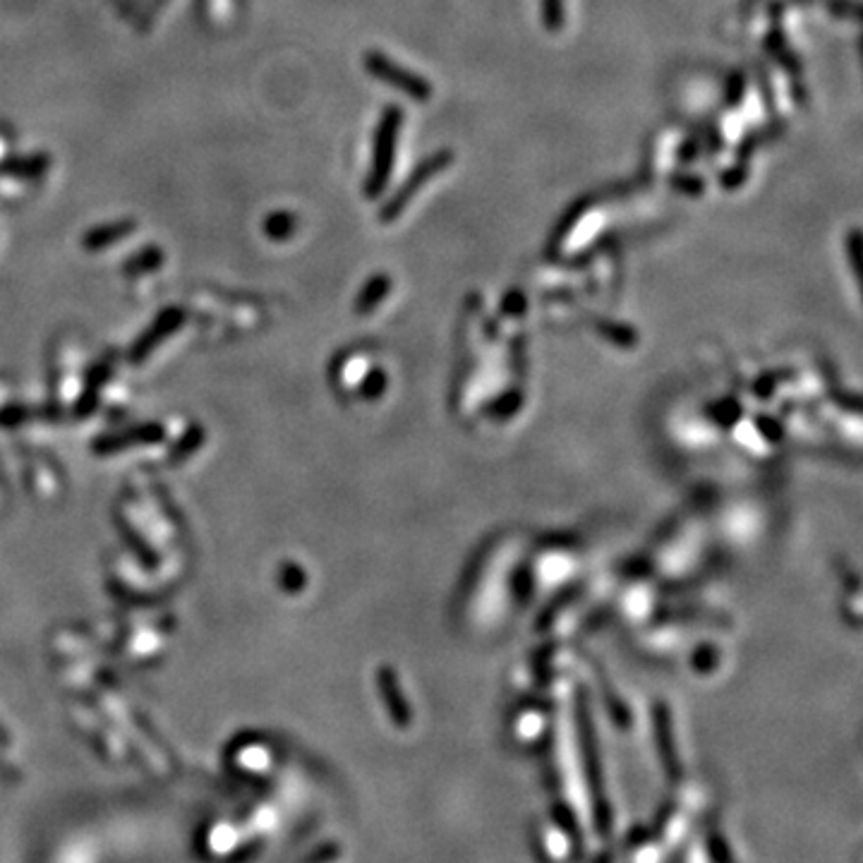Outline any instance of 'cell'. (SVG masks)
Wrapping results in <instances>:
<instances>
[{"instance_id": "6da1fadb", "label": "cell", "mask_w": 863, "mask_h": 863, "mask_svg": "<svg viewBox=\"0 0 863 863\" xmlns=\"http://www.w3.org/2000/svg\"><path fill=\"white\" fill-rule=\"evenodd\" d=\"M404 125V111L398 106H387L381 111V118L374 129V145H372V163L367 180L363 185V194L367 200H380L391 180V170L396 161V145L398 132Z\"/></svg>"}, {"instance_id": "7a4b0ae2", "label": "cell", "mask_w": 863, "mask_h": 863, "mask_svg": "<svg viewBox=\"0 0 863 863\" xmlns=\"http://www.w3.org/2000/svg\"><path fill=\"white\" fill-rule=\"evenodd\" d=\"M453 163V152L451 149H439V152H432L428 159L422 161L411 170V176L401 183V187L396 190L391 197H388L384 207L380 209V221L381 224H391L396 218L401 216L405 211V207L412 202V197L418 192H422V187L428 185L429 180L439 176L442 170H446Z\"/></svg>"}, {"instance_id": "3957f363", "label": "cell", "mask_w": 863, "mask_h": 863, "mask_svg": "<svg viewBox=\"0 0 863 863\" xmlns=\"http://www.w3.org/2000/svg\"><path fill=\"white\" fill-rule=\"evenodd\" d=\"M363 63L374 80L384 82L388 87H394L396 91H404L405 97L412 98V101L428 104L429 98H432V84L422 75L412 73V70H408L404 65L391 60L387 53H381V51H367L363 56Z\"/></svg>"}, {"instance_id": "277c9868", "label": "cell", "mask_w": 863, "mask_h": 863, "mask_svg": "<svg viewBox=\"0 0 863 863\" xmlns=\"http://www.w3.org/2000/svg\"><path fill=\"white\" fill-rule=\"evenodd\" d=\"M183 322H185V312H183L180 307H169V310H163L161 315L153 319L152 326H149V329L135 341V346H132V350H129V360H132V363H142V360H146V357L153 353V348L159 346L163 339L173 336V333L183 326Z\"/></svg>"}, {"instance_id": "5b68a950", "label": "cell", "mask_w": 863, "mask_h": 863, "mask_svg": "<svg viewBox=\"0 0 863 863\" xmlns=\"http://www.w3.org/2000/svg\"><path fill=\"white\" fill-rule=\"evenodd\" d=\"M163 432L161 425L156 422H149V425H139V428H132L122 435H111V436H101L94 442V451L97 453H115L122 451V449H129V446H149V444H159L163 442Z\"/></svg>"}, {"instance_id": "8992f818", "label": "cell", "mask_w": 863, "mask_h": 863, "mask_svg": "<svg viewBox=\"0 0 863 863\" xmlns=\"http://www.w3.org/2000/svg\"><path fill=\"white\" fill-rule=\"evenodd\" d=\"M763 49L770 53V58L782 67L784 73H789L791 77H801V70H804L801 58L794 53V49L789 46V41H787V36H784L780 27L767 29L765 36H763Z\"/></svg>"}, {"instance_id": "52a82bcc", "label": "cell", "mask_w": 863, "mask_h": 863, "mask_svg": "<svg viewBox=\"0 0 863 863\" xmlns=\"http://www.w3.org/2000/svg\"><path fill=\"white\" fill-rule=\"evenodd\" d=\"M132 231H135V224H132V221H114V224H104V226L91 228L90 233L82 238V245H84V250L101 252L106 250V247L115 245V242H121L122 238H128Z\"/></svg>"}, {"instance_id": "ba28073f", "label": "cell", "mask_w": 863, "mask_h": 863, "mask_svg": "<svg viewBox=\"0 0 863 863\" xmlns=\"http://www.w3.org/2000/svg\"><path fill=\"white\" fill-rule=\"evenodd\" d=\"M787 128H789V122L782 121V118H773V121L767 122V125H763V128L750 129V132L743 135L739 146H736V156H739L741 161H746V159H749L750 153L756 152L758 146L770 145V142H774L780 135H784V129Z\"/></svg>"}, {"instance_id": "9c48e42d", "label": "cell", "mask_w": 863, "mask_h": 863, "mask_svg": "<svg viewBox=\"0 0 863 863\" xmlns=\"http://www.w3.org/2000/svg\"><path fill=\"white\" fill-rule=\"evenodd\" d=\"M595 202V197L592 194H585V197H581V200H576V202L566 209V214L561 216V221L557 224V228H554V233H552V240H549V247L554 250V247H559L561 242L566 240V235L571 233V228L578 224L583 218V214L590 209V204Z\"/></svg>"}, {"instance_id": "30bf717a", "label": "cell", "mask_w": 863, "mask_h": 863, "mask_svg": "<svg viewBox=\"0 0 863 863\" xmlns=\"http://www.w3.org/2000/svg\"><path fill=\"white\" fill-rule=\"evenodd\" d=\"M49 169V156L36 153V156H27V159H12L5 166H0L3 173L15 176V178H41Z\"/></svg>"}, {"instance_id": "8fae6325", "label": "cell", "mask_w": 863, "mask_h": 863, "mask_svg": "<svg viewBox=\"0 0 863 863\" xmlns=\"http://www.w3.org/2000/svg\"><path fill=\"white\" fill-rule=\"evenodd\" d=\"M161 262H163V252L159 250L156 245H149V247H145L139 255L129 257L128 262H125L122 271H125V276L149 274V271H156V269L161 267Z\"/></svg>"}, {"instance_id": "7c38bea8", "label": "cell", "mask_w": 863, "mask_h": 863, "mask_svg": "<svg viewBox=\"0 0 863 863\" xmlns=\"http://www.w3.org/2000/svg\"><path fill=\"white\" fill-rule=\"evenodd\" d=\"M295 228H298V218L293 216L291 211H276L271 216L264 221V235L269 240L283 242L288 240L295 235Z\"/></svg>"}, {"instance_id": "4fadbf2b", "label": "cell", "mask_w": 863, "mask_h": 863, "mask_svg": "<svg viewBox=\"0 0 863 863\" xmlns=\"http://www.w3.org/2000/svg\"><path fill=\"white\" fill-rule=\"evenodd\" d=\"M108 374H111V365L106 363L98 365L97 370L91 372L90 384H87V388H84V394H82L80 398V404H77V412H80V415H90V412L94 411L98 391H101V387H104V381L108 380Z\"/></svg>"}, {"instance_id": "5bb4252c", "label": "cell", "mask_w": 863, "mask_h": 863, "mask_svg": "<svg viewBox=\"0 0 863 863\" xmlns=\"http://www.w3.org/2000/svg\"><path fill=\"white\" fill-rule=\"evenodd\" d=\"M388 279L387 276H374V279H370L367 281V286L363 288V293L357 295V302H356V310L363 315V312H370L372 307L377 305L384 295L388 293Z\"/></svg>"}, {"instance_id": "9a60e30c", "label": "cell", "mask_w": 863, "mask_h": 863, "mask_svg": "<svg viewBox=\"0 0 863 863\" xmlns=\"http://www.w3.org/2000/svg\"><path fill=\"white\" fill-rule=\"evenodd\" d=\"M202 442H204V429L194 425V428L187 429L185 436H183L178 444H176V449L170 451L169 460H170V463H180V460L187 459L190 453L197 451V449L202 446Z\"/></svg>"}, {"instance_id": "2e32d148", "label": "cell", "mask_w": 863, "mask_h": 863, "mask_svg": "<svg viewBox=\"0 0 863 863\" xmlns=\"http://www.w3.org/2000/svg\"><path fill=\"white\" fill-rule=\"evenodd\" d=\"M566 22L564 0H542V25L547 32H561Z\"/></svg>"}, {"instance_id": "e0dca14e", "label": "cell", "mask_w": 863, "mask_h": 863, "mask_svg": "<svg viewBox=\"0 0 863 863\" xmlns=\"http://www.w3.org/2000/svg\"><path fill=\"white\" fill-rule=\"evenodd\" d=\"M749 176H750V166L746 161H741L739 159V163H732V166H726V169H722L719 170V185L725 187V190H739V187L749 180Z\"/></svg>"}, {"instance_id": "ac0fdd59", "label": "cell", "mask_w": 863, "mask_h": 863, "mask_svg": "<svg viewBox=\"0 0 863 863\" xmlns=\"http://www.w3.org/2000/svg\"><path fill=\"white\" fill-rule=\"evenodd\" d=\"M670 185L686 197H701L705 192V180L695 173H674L670 178Z\"/></svg>"}, {"instance_id": "d6986e66", "label": "cell", "mask_w": 863, "mask_h": 863, "mask_svg": "<svg viewBox=\"0 0 863 863\" xmlns=\"http://www.w3.org/2000/svg\"><path fill=\"white\" fill-rule=\"evenodd\" d=\"M743 97H746V75L741 70H734L725 82V104L729 108H736L741 106Z\"/></svg>"}, {"instance_id": "ffe728a7", "label": "cell", "mask_w": 863, "mask_h": 863, "mask_svg": "<svg viewBox=\"0 0 863 863\" xmlns=\"http://www.w3.org/2000/svg\"><path fill=\"white\" fill-rule=\"evenodd\" d=\"M279 583H281L283 590H288V592H298V590H302V585H305V573L300 571L298 566L288 561V564H283L281 571H279Z\"/></svg>"}, {"instance_id": "44dd1931", "label": "cell", "mask_w": 863, "mask_h": 863, "mask_svg": "<svg viewBox=\"0 0 863 863\" xmlns=\"http://www.w3.org/2000/svg\"><path fill=\"white\" fill-rule=\"evenodd\" d=\"M701 152H702V145H701V137H698V135L684 139V142H681V146H679V153H677L679 163L688 166V163L698 161Z\"/></svg>"}, {"instance_id": "7402d4cb", "label": "cell", "mask_w": 863, "mask_h": 863, "mask_svg": "<svg viewBox=\"0 0 863 863\" xmlns=\"http://www.w3.org/2000/svg\"><path fill=\"white\" fill-rule=\"evenodd\" d=\"M823 3H828V8H830L837 17H849V20H856V17H859V5H856V0H823Z\"/></svg>"}, {"instance_id": "603a6c76", "label": "cell", "mask_w": 863, "mask_h": 863, "mask_svg": "<svg viewBox=\"0 0 863 863\" xmlns=\"http://www.w3.org/2000/svg\"><path fill=\"white\" fill-rule=\"evenodd\" d=\"M121 530L125 535H128L125 540H128L129 545H132V547H139V552H142V554H139V559H142V561H145L146 566H153V564H156V554H152V552H149V549H146L145 545H142V542L137 540V533H132V530H129V528L125 523H121Z\"/></svg>"}, {"instance_id": "cb8c5ba5", "label": "cell", "mask_w": 863, "mask_h": 863, "mask_svg": "<svg viewBox=\"0 0 863 863\" xmlns=\"http://www.w3.org/2000/svg\"><path fill=\"white\" fill-rule=\"evenodd\" d=\"M847 247H849V259H851V267H854V271L859 274V252H861V233H859V228H854L851 233H849V238H847Z\"/></svg>"}, {"instance_id": "d4e9b609", "label": "cell", "mask_w": 863, "mask_h": 863, "mask_svg": "<svg viewBox=\"0 0 863 863\" xmlns=\"http://www.w3.org/2000/svg\"><path fill=\"white\" fill-rule=\"evenodd\" d=\"M758 90H760V97H763V104H765V108L770 111V114H774V91H773V84H770V80H767L765 73H758Z\"/></svg>"}, {"instance_id": "484cf974", "label": "cell", "mask_w": 863, "mask_h": 863, "mask_svg": "<svg viewBox=\"0 0 863 863\" xmlns=\"http://www.w3.org/2000/svg\"><path fill=\"white\" fill-rule=\"evenodd\" d=\"M29 415V411H22V408H8L5 412H0V422L3 425H17Z\"/></svg>"}, {"instance_id": "4316f807", "label": "cell", "mask_w": 863, "mask_h": 863, "mask_svg": "<svg viewBox=\"0 0 863 863\" xmlns=\"http://www.w3.org/2000/svg\"><path fill=\"white\" fill-rule=\"evenodd\" d=\"M705 139H708V152H710V156H715V153L722 149V135H719V129L712 125V128H708V135H705Z\"/></svg>"}, {"instance_id": "83f0119b", "label": "cell", "mask_w": 863, "mask_h": 863, "mask_svg": "<svg viewBox=\"0 0 863 863\" xmlns=\"http://www.w3.org/2000/svg\"><path fill=\"white\" fill-rule=\"evenodd\" d=\"M0 780H5V782H17V780H20V773H17V770H12L8 763H3V760H0Z\"/></svg>"}, {"instance_id": "f1b7e54d", "label": "cell", "mask_w": 863, "mask_h": 863, "mask_svg": "<svg viewBox=\"0 0 863 863\" xmlns=\"http://www.w3.org/2000/svg\"><path fill=\"white\" fill-rule=\"evenodd\" d=\"M794 101H796V106H806V101L808 98H804V97H808V90H804V87H799V84H794Z\"/></svg>"}, {"instance_id": "f546056e", "label": "cell", "mask_w": 863, "mask_h": 863, "mask_svg": "<svg viewBox=\"0 0 863 863\" xmlns=\"http://www.w3.org/2000/svg\"><path fill=\"white\" fill-rule=\"evenodd\" d=\"M10 743H12V739H10L8 729L0 725V746H10Z\"/></svg>"}, {"instance_id": "4dcf8cb0", "label": "cell", "mask_w": 863, "mask_h": 863, "mask_svg": "<svg viewBox=\"0 0 863 863\" xmlns=\"http://www.w3.org/2000/svg\"><path fill=\"white\" fill-rule=\"evenodd\" d=\"M756 3H758V0H743L741 12H746V10H749V12H750V10H753V5H756Z\"/></svg>"}]
</instances>
